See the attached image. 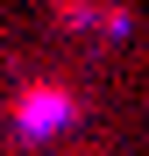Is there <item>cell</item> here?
Segmentation results:
<instances>
[{"instance_id":"obj_3","label":"cell","mask_w":149,"mask_h":156,"mask_svg":"<svg viewBox=\"0 0 149 156\" xmlns=\"http://www.w3.org/2000/svg\"><path fill=\"white\" fill-rule=\"evenodd\" d=\"M92 0H57V29H92Z\"/></svg>"},{"instance_id":"obj_2","label":"cell","mask_w":149,"mask_h":156,"mask_svg":"<svg viewBox=\"0 0 149 156\" xmlns=\"http://www.w3.org/2000/svg\"><path fill=\"white\" fill-rule=\"evenodd\" d=\"M92 29L107 36V43H121V36L135 29V21H128V7H99V14H92Z\"/></svg>"},{"instance_id":"obj_4","label":"cell","mask_w":149,"mask_h":156,"mask_svg":"<svg viewBox=\"0 0 149 156\" xmlns=\"http://www.w3.org/2000/svg\"><path fill=\"white\" fill-rule=\"evenodd\" d=\"M78 156H85V149H78Z\"/></svg>"},{"instance_id":"obj_1","label":"cell","mask_w":149,"mask_h":156,"mask_svg":"<svg viewBox=\"0 0 149 156\" xmlns=\"http://www.w3.org/2000/svg\"><path fill=\"white\" fill-rule=\"evenodd\" d=\"M78 114H85V99L71 92V85H57V78H29V85L14 92V135H21V142H50V135H64Z\"/></svg>"}]
</instances>
